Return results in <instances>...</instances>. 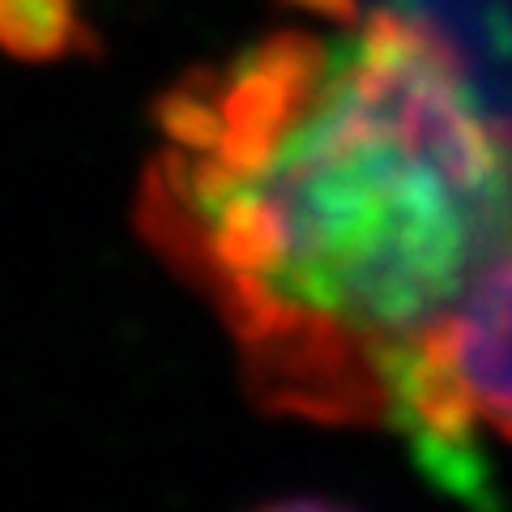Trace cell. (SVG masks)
Masks as SVG:
<instances>
[{
	"instance_id": "6da1fadb",
	"label": "cell",
	"mask_w": 512,
	"mask_h": 512,
	"mask_svg": "<svg viewBox=\"0 0 512 512\" xmlns=\"http://www.w3.org/2000/svg\"><path fill=\"white\" fill-rule=\"evenodd\" d=\"M291 9L163 99L137 222L265 406L384 423L402 355L512 248V120L423 18Z\"/></svg>"
},
{
	"instance_id": "7a4b0ae2",
	"label": "cell",
	"mask_w": 512,
	"mask_h": 512,
	"mask_svg": "<svg viewBox=\"0 0 512 512\" xmlns=\"http://www.w3.org/2000/svg\"><path fill=\"white\" fill-rule=\"evenodd\" d=\"M384 427L461 495L483 487L491 444L512 448V248L402 355Z\"/></svg>"
}]
</instances>
